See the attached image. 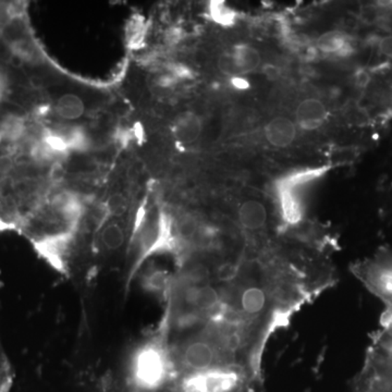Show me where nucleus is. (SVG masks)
Wrapping results in <instances>:
<instances>
[{
	"label": "nucleus",
	"instance_id": "obj_6",
	"mask_svg": "<svg viewBox=\"0 0 392 392\" xmlns=\"http://www.w3.org/2000/svg\"><path fill=\"white\" fill-rule=\"evenodd\" d=\"M328 117V111L317 98H307L298 106L295 111L297 123L305 130H315L321 127Z\"/></svg>",
	"mask_w": 392,
	"mask_h": 392
},
{
	"label": "nucleus",
	"instance_id": "obj_9",
	"mask_svg": "<svg viewBox=\"0 0 392 392\" xmlns=\"http://www.w3.org/2000/svg\"><path fill=\"white\" fill-rule=\"evenodd\" d=\"M317 47L323 54L346 56L352 50V43L346 34L332 31V32L325 33L319 37Z\"/></svg>",
	"mask_w": 392,
	"mask_h": 392
},
{
	"label": "nucleus",
	"instance_id": "obj_4",
	"mask_svg": "<svg viewBox=\"0 0 392 392\" xmlns=\"http://www.w3.org/2000/svg\"><path fill=\"white\" fill-rule=\"evenodd\" d=\"M260 55L258 49L250 45H237L232 52L223 55L219 60V68L225 74L239 76L250 74L260 66Z\"/></svg>",
	"mask_w": 392,
	"mask_h": 392
},
{
	"label": "nucleus",
	"instance_id": "obj_2",
	"mask_svg": "<svg viewBox=\"0 0 392 392\" xmlns=\"http://www.w3.org/2000/svg\"><path fill=\"white\" fill-rule=\"evenodd\" d=\"M353 391L392 392V344L374 340Z\"/></svg>",
	"mask_w": 392,
	"mask_h": 392
},
{
	"label": "nucleus",
	"instance_id": "obj_15",
	"mask_svg": "<svg viewBox=\"0 0 392 392\" xmlns=\"http://www.w3.org/2000/svg\"><path fill=\"white\" fill-rule=\"evenodd\" d=\"M60 133L64 137L70 152H72V150L84 152V150H88L90 142H88V137L86 136V133L84 132V130H82L81 127H69V129H66V130L62 131Z\"/></svg>",
	"mask_w": 392,
	"mask_h": 392
},
{
	"label": "nucleus",
	"instance_id": "obj_5",
	"mask_svg": "<svg viewBox=\"0 0 392 392\" xmlns=\"http://www.w3.org/2000/svg\"><path fill=\"white\" fill-rule=\"evenodd\" d=\"M238 221L241 228L246 232L260 233L267 225V209L258 200H246L239 206Z\"/></svg>",
	"mask_w": 392,
	"mask_h": 392
},
{
	"label": "nucleus",
	"instance_id": "obj_12",
	"mask_svg": "<svg viewBox=\"0 0 392 392\" xmlns=\"http://www.w3.org/2000/svg\"><path fill=\"white\" fill-rule=\"evenodd\" d=\"M101 240L107 250L115 251L122 246L125 241V230L119 223H111L105 225L101 233Z\"/></svg>",
	"mask_w": 392,
	"mask_h": 392
},
{
	"label": "nucleus",
	"instance_id": "obj_1",
	"mask_svg": "<svg viewBox=\"0 0 392 392\" xmlns=\"http://www.w3.org/2000/svg\"><path fill=\"white\" fill-rule=\"evenodd\" d=\"M133 385L143 391H155L176 377L170 348L160 339L148 341L135 351L130 364Z\"/></svg>",
	"mask_w": 392,
	"mask_h": 392
},
{
	"label": "nucleus",
	"instance_id": "obj_10",
	"mask_svg": "<svg viewBox=\"0 0 392 392\" xmlns=\"http://www.w3.org/2000/svg\"><path fill=\"white\" fill-rule=\"evenodd\" d=\"M85 111L83 101L74 94H64L58 98L56 104V113L59 117L64 118L66 120H76Z\"/></svg>",
	"mask_w": 392,
	"mask_h": 392
},
{
	"label": "nucleus",
	"instance_id": "obj_11",
	"mask_svg": "<svg viewBox=\"0 0 392 392\" xmlns=\"http://www.w3.org/2000/svg\"><path fill=\"white\" fill-rule=\"evenodd\" d=\"M25 130L24 119L17 115H7L0 122V133L3 134L4 141L17 142L24 135Z\"/></svg>",
	"mask_w": 392,
	"mask_h": 392
},
{
	"label": "nucleus",
	"instance_id": "obj_20",
	"mask_svg": "<svg viewBox=\"0 0 392 392\" xmlns=\"http://www.w3.org/2000/svg\"><path fill=\"white\" fill-rule=\"evenodd\" d=\"M4 142V136L3 134H1V133H0V145H1V143Z\"/></svg>",
	"mask_w": 392,
	"mask_h": 392
},
{
	"label": "nucleus",
	"instance_id": "obj_18",
	"mask_svg": "<svg viewBox=\"0 0 392 392\" xmlns=\"http://www.w3.org/2000/svg\"><path fill=\"white\" fill-rule=\"evenodd\" d=\"M232 83L233 85L235 86L237 88H246V81H244V78H241V76H233L232 78Z\"/></svg>",
	"mask_w": 392,
	"mask_h": 392
},
{
	"label": "nucleus",
	"instance_id": "obj_14",
	"mask_svg": "<svg viewBox=\"0 0 392 392\" xmlns=\"http://www.w3.org/2000/svg\"><path fill=\"white\" fill-rule=\"evenodd\" d=\"M209 15L214 22L223 27H230L235 22L237 13L223 1H211L209 5Z\"/></svg>",
	"mask_w": 392,
	"mask_h": 392
},
{
	"label": "nucleus",
	"instance_id": "obj_8",
	"mask_svg": "<svg viewBox=\"0 0 392 392\" xmlns=\"http://www.w3.org/2000/svg\"><path fill=\"white\" fill-rule=\"evenodd\" d=\"M203 125L201 118L193 113H180L172 123V132L174 140L180 144H192L199 139Z\"/></svg>",
	"mask_w": 392,
	"mask_h": 392
},
{
	"label": "nucleus",
	"instance_id": "obj_17",
	"mask_svg": "<svg viewBox=\"0 0 392 392\" xmlns=\"http://www.w3.org/2000/svg\"><path fill=\"white\" fill-rule=\"evenodd\" d=\"M378 49L382 55L392 59V36L382 37L378 44Z\"/></svg>",
	"mask_w": 392,
	"mask_h": 392
},
{
	"label": "nucleus",
	"instance_id": "obj_3",
	"mask_svg": "<svg viewBox=\"0 0 392 392\" xmlns=\"http://www.w3.org/2000/svg\"><path fill=\"white\" fill-rule=\"evenodd\" d=\"M354 274L366 287L392 307V255L382 254L353 266Z\"/></svg>",
	"mask_w": 392,
	"mask_h": 392
},
{
	"label": "nucleus",
	"instance_id": "obj_16",
	"mask_svg": "<svg viewBox=\"0 0 392 392\" xmlns=\"http://www.w3.org/2000/svg\"><path fill=\"white\" fill-rule=\"evenodd\" d=\"M15 167V160L10 155H0V174L8 176Z\"/></svg>",
	"mask_w": 392,
	"mask_h": 392
},
{
	"label": "nucleus",
	"instance_id": "obj_19",
	"mask_svg": "<svg viewBox=\"0 0 392 392\" xmlns=\"http://www.w3.org/2000/svg\"><path fill=\"white\" fill-rule=\"evenodd\" d=\"M3 80H1V78H0V97H1V95H3Z\"/></svg>",
	"mask_w": 392,
	"mask_h": 392
},
{
	"label": "nucleus",
	"instance_id": "obj_13",
	"mask_svg": "<svg viewBox=\"0 0 392 392\" xmlns=\"http://www.w3.org/2000/svg\"><path fill=\"white\" fill-rule=\"evenodd\" d=\"M174 277L169 276L166 272L162 270H154L145 276L144 287L148 291L156 292V293L169 294Z\"/></svg>",
	"mask_w": 392,
	"mask_h": 392
},
{
	"label": "nucleus",
	"instance_id": "obj_7",
	"mask_svg": "<svg viewBox=\"0 0 392 392\" xmlns=\"http://www.w3.org/2000/svg\"><path fill=\"white\" fill-rule=\"evenodd\" d=\"M265 139L274 147H287L297 136V125L286 117L274 118L264 127Z\"/></svg>",
	"mask_w": 392,
	"mask_h": 392
}]
</instances>
